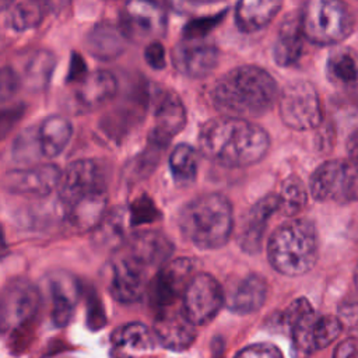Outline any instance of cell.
Masks as SVG:
<instances>
[{
    "mask_svg": "<svg viewBox=\"0 0 358 358\" xmlns=\"http://www.w3.org/2000/svg\"><path fill=\"white\" fill-rule=\"evenodd\" d=\"M34 144H39L38 133H34L32 129H28L24 133H21L15 140L13 148V155L15 157V159L20 162H29L32 158H35L34 155H42L39 145Z\"/></svg>",
    "mask_w": 358,
    "mask_h": 358,
    "instance_id": "38",
    "label": "cell"
},
{
    "mask_svg": "<svg viewBox=\"0 0 358 358\" xmlns=\"http://www.w3.org/2000/svg\"><path fill=\"white\" fill-rule=\"evenodd\" d=\"M317 319L312 305L305 298H298L284 310L282 322L288 327L295 347L301 352H313L312 334Z\"/></svg>",
    "mask_w": 358,
    "mask_h": 358,
    "instance_id": "22",
    "label": "cell"
},
{
    "mask_svg": "<svg viewBox=\"0 0 358 358\" xmlns=\"http://www.w3.org/2000/svg\"><path fill=\"white\" fill-rule=\"evenodd\" d=\"M341 333V320L331 315H322L317 316L313 334H312V344L313 351L326 348L330 343H333Z\"/></svg>",
    "mask_w": 358,
    "mask_h": 358,
    "instance_id": "36",
    "label": "cell"
},
{
    "mask_svg": "<svg viewBox=\"0 0 358 358\" xmlns=\"http://www.w3.org/2000/svg\"><path fill=\"white\" fill-rule=\"evenodd\" d=\"M169 168L173 179L179 183H190L196 179L199 154L189 144L176 145L169 155Z\"/></svg>",
    "mask_w": 358,
    "mask_h": 358,
    "instance_id": "33",
    "label": "cell"
},
{
    "mask_svg": "<svg viewBox=\"0 0 358 358\" xmlns=\"http://www.w3.org/2000/svg\"><path fill=\"white\" fill-rule=\"evenodd\" d=\"M235 358H284L281 351L268 343H257L241 350Z\"/></svg>",
    "mask_w": 358,
    "mask_h": 358,
    "instance_id": "40",
    "label": "cell"
},
{
    "mask_svg": "<svg viewBox=\"0 0 358 358\" xmlns=\"http://www.w3.org/2000/svg\"><path fill=\"white\" fill-rule=\"evenodd\" d=\"M106 190L88 194L63 208L69 224L80 232L94 231L106 214Z\"/></svg>",
    "mask_w": 358,
    "mask_h": 358,
    "instance_id": "23",
    "label": "cell"
},
{
    "mask_svg": "<svg viewBox=\"0 0 358 358\" xmlns=\"http://www.w3.org/2000/svg\"><path fill=\"white\" fill-rule=\"evenodd\" d=\"M329 80L344 88L358 85V53L350 48H336L326 64Z\"/></svg>",
    "mask_w": 358,
    "mask_h": 358,
    "instance_id": "31",
    "label": "cell"
},
{
    "mask_svg": "<svg viewBox=\"0 0 358 358\" xmlns=\"http://www.w3.org/2000/svg\"><path fill=\"white\" fill-rule=\"evenodd\" d=\"M303 36L315 45H337L352 31L354 20L348 7L336 0L306 1L299 14Z\"/></svg>",
    "mask_w": 358,
    "mask_h": 358,
    "instance_id": "5",
    "label": "cell"
},
{
    "mask_svg": "<svg viewBox=\"0 0 358 358\" xmlns=\"http://www.w3.org/2000/svg\"><path fill=\"white\" fill-rule=\"evenodd\" d=\"M20 81H21L20 77L11 67L8 66L3 67L1 70V99L3 101H6L8 96H11L17 91Z\"/></svg>",
    "mask_w": 358,
    "mask_h": 358,
    "instance_id": "42",
    "label": "cell"
},
{
    "mask_svg": "<svg viewBox=\"0 0 358 358\" xmlns=\"http://www.w3.org/2000/svg\"><path fill=\"white\" fill-rule=\"evenodd\" d=\"M278 210L280 197L274 193L263 196L249 208L238 235V243L243 252L249 255H256L260 252L267 222Z\"/></svg>",
    "mask_w": 358,
    "mask_h": 358,
    "instance_id": "18",
    "label": "cell"
},
{
    "mask_svg": "<svg viewBox=\"0 0 358 358\" xmlns=\"http://www.w3.org/2000/svg\"><path fill=\"white\" fill-rule=\"evenodd\" d=\"M120 250L151 271L159 270L169 262L173 243L159 231L143 229L131 234L120 246Z\"/></svg>",
    "mask_w": 358,
    "mask_h": 358,
    "instance_id": "16",
    "label": "cell"
},
{
    "mask_svg": "<svg viewBox=\"0 0 358 358\" xmlns=\"http://www.w3.org/2000/svg\"><path fill=\"white\" fill-rule=\"evenodd\" d=\"M273 76L259 66H239L222 74L211 88V101L222 116L252 119L268 112L278 98Z\"/></svg>",
    "mask_w": 358,
    "mask_h": 358,
    "instance_id": "2",
    "label": "cell"
},
{
    "mask_svg": "<svg viewBox=\"0 0 358 358\" xmlns=\"http://www.w3.org/2000/svg\"><path fill=\"white\" fill-rule=\"evenodd\" d=\"M52 296V319L55 324L64 326L71 319L76 299L78 295V285L74 277L66 271H56L49 278Z\"/></svg>",
    "mask_w": 358,
    "mask_h": 358,
    "instance_id": "25",
    "label": "cell"
},
{
    "mask_svg": "<svg viewBox=\"0 0 358 358\" xmlns=\"http://www.w3.org/2000/svg\"><path fill=\"white\" fill-rule=\"evenodd\" d=\"M45 15V4L39 1H18L8 11V21L15 31L38 27Z\"/></svg>",
    "mask_w": 358,
    "mask_h": 358,
    "instance_id": "35",
    "label": "cell"
},
{
    "mask_svg": "<svg viewBox=\"0 0 358 358\" xmlns=\"http://www.w3.org/2000/svg\"><path fill=\"white\" fill-rule=\"evenodd\" d=\"M171 60L180 74L190 78H203L217 67L218 49L206 38H183L173 46Z\"/></svg>",
    "mask_w": 358,
    "mask_h": 358,
    "instance_id": "13",
    "label": "cell"
},
{
    "mask_svg": "<svg viewBox=\"0 0 358 358\" xmlns=\"http://www.w3.org/2000/svg\"><path fill=\"white\" fill-rule=\"evenodd\" d=\"M200 152L210 161L243 168L264 158L270 147L267 131L245 119L218 116L207 120L199 131Z\"/></svg>",
    "mask_w": 358,
    "mask_h": 358,
    "instance_id": "1",
    "label": "cell"
},
{
    "mask_svg": "<svg viewBox=\"0 0 358 358\" xmlns=\"http://www.w3.org/2000/svg\"><path fill=\"white\" fill-rule=\"evenodd\" d=\"M144 60L151 69L162 70L166 66L165 49L158 41H151L144 49Z\"/></svg>",
    "mask_w": 358,
    "mask_h": 358,
    "instance_id": "41",
    "label": "cell"
},
{
    "mask_svg": "<svg viewBox=\"0 0 358 358\" xmlns=\"http://www.w3.org/2000/svg\"><path fill=\"white\" fill-rule=\"evenodd\" d=\"M319 253L317 232L312 221L292 218L270 235L267 257L273 268L284 275L296 277L308 273Z\"/></svg>",
    "mask_w": 358,
    "mask_h": 358,
    "instance_id": "4",
    "label": "cell"
},
{
    "mask_svg": "<svg viewBox=\"0 0 358 358\" xmlns=\"http://www.w3.org/2000/svg\"><path fill=\"white\" fill-rule=\"evenodd\" d=\"M38 288L25 278L10 280L1 292V327L11 330L27 323L39 306Z\"/></svg>",
    "mask_w": 358,
    "mask_h": 358,
    "instance_id": "12",
    "label": "cell"
},
{
    "mask_svg": "<svg viewBox=\"0 0 358 358\" xmlns=\"http://www.w3.org/2000/svg\"><path fill=\"white\" fill-rule=\"evenodd\" d=\"M280 210L287 217L296 215L308 201V190L296 175L285 178L280 187Z\"/></svg>",
    "mask_w": 358,
    "mask_h": 358,
    "instance_id": "34",
    "label": "cell"
},
{
    "mask_svg": "<svg viewBox=\"0 0 358 358\" xmlns=\"http://www.w3.org/2000/svg\"><path fill=\"white\" fill-rule=\"evenodd\" d=\"M267 296V282L257 273H249L238 280L225 292V305L239 315H249L259 310Z\"/></svg>",
    "mask_w": 358,
    "mask_h": 358,
    "instance_id": "19",
    "label": "cell"
},
{
    "mask_svg": "<svg viewBox=\"0 0 358 358\" xmlns=\"http://www.w3.org/2000/svg\"><path fill=\"white\" fill-rule=\"evenodd\" d=\"M309 190L319 201L330 200L338 204L358 201V168L343 159L326 161L312 173Z\"/></svg>",
    "mask_w": 358,
    "mask_h": 358,
    "instance_id": "6",
    "label": "cell"
},
{
    "mask_svg": "<svg viewBox=\"0 0 358 358\" xmlns=\"http://www.w3.org/2000/svg\"><path fill=\"white\" fill-rule=\"evenodd\" d=\"M347 151L350 158L358 165V130L350 136L347 141Z\"/></svg>",
    "mask_w": 358,
    "mask_h": 358,
    "instance_id": "45",
    "label": "cell"
},
{
    "mask_svg": "<svg viewBox=\"0 0 358 358\" xmlns=\"http://www.w3.org/2000/svg\"><path fill=\"white\" fill-rule=\"evenodd\" d=\"M127 36L122 31L120 25L110 22H98L87 35L88 52L101 60H112L117 57L126 46Z\"/></svg>",
    "mask_w": 358,
    "mask_h": 358,
    "instance_id": "26",
    "label": "cell"
},
{
    "mask_svg": "<svg viewBox=\"0 0 358 358\" xmlns=\"http://www.w3.org/2000/svg\"><path fill=\"white\" fill-rule=\"evenodd\" d=\"M154 334L165 348L183 351L193 343L196 330L194 324L189 322L182 310L162 312L155 320Z\"/></svg>",
    "mask_w": 358,
    "mask_h": 358,
    "instance_id": "21",
    "label": "cell"
},
{
    "mask_svg": "<svg viewBox=\"0 0 358 358\" xmlns=\"http://www.w3.org/2000/svg\"><path fill=\"white\" fill-rule=\"evenodd\" d=\"M224 303L221 284L208 273H197L182 296V312L194 326H201L211 322Z\"/></svg>",
    "mask_w": 358,
    "mask_h": 358,
    "instance_id": "8",
    "label": "cell"
},
{
    "mask_svg": "<svg viewBox=\"0 0 358 358\" xmlns=\"http://www.w3.org/2000/svg\"><path fill=\"white\" fill-rule=\"evenodd\" d=\"M281 1L243 0L235 7L236 27L246 34L263 29L271 22L281 8Z\"/></svg>",
    "mask_w": 358,
    "mask_h": 358,
    "instance_id": "27",
    "label": "cell"
},
{
    "mask_svg": "<svg viewBox=\"0 0 358 358\" xmlns=\"http://www.w3.org/2000/svg\"><path fill=\"white\" fill-rule=\"evenodd\" d=\"M224 15H225V13H220L217 15H210V17H203V18L200 17L197 20L190 21L183 28L185 38H190V39H201V38H204V35L210 29H213L221 21V18Z\"/></svg>",
    "mask_w": 358,
    "mask_h": 358,
    "instance_id": "39",
    "label": "cell"
},
{
    "mask_svg": "<svg viewBox=\"0 0 358 358\" xmlns=\"http://www.w3.org/2000/svg\"><path fill=\"white\" fill-rule=\"evenodd\" d=\"M333 358H358V338L348 337L334 350Z\"/></svg>",
    "mask_w": 358,
    "mask_h": 358,
    "instance_id": "43",
    "label": "cell"
},
{
    "mask_svg": "<svg viewBox=\"0 0 358 358\" xmlns=\"http://www.w3.org/2000/svg\"><path fill=\"white\" fill-rule=\"evenodd\" d=\"M42 157H57L67 145L73 134L70 120L62 115L48 116L36 130Z\"/></svg>",
    "mask_w": 358,
    "mask_h": 358,
    "instance_id": "28",
    "label": "cell"
},
{
    "mask_svg": "<svg viewBox=\"0 0 358 358\" xmlns=\"http://www.w3.org/2000/svg\"><path fill=\"white\" fill-rule=\"evenodd\" d=\"M56 64V57L52 52L46 49L36 50L25 64L24 81L29 90H43L50 81L53 69Z\"/></svg>",
    "mask_w": 358,
    "mask_h": 358,
    "instance_id": "32",
    "label": "cell"
},
{
    "mask_svg": "<svg viewBox=\"0 0 358 358\" xmlns=\"http://www.w3.org/2000/svg\"><path fill=\"white\" fill-rule=\"evenodd\" d=\"M117 91L115 76L106 70H95L78 83L74 91L77 105L84 110H94L109 102Z\"/></svg>",
    "mask_w": 358,
    "mask_h": 358,
    "instance_id": "20",
    "label": "cell"
},
{
    "mask_svg": "<svg viewBox=\"0 0 358 358\" xmlns=\"http://www.w3.org/2000/svg\"><path fill=\"white\" fill-rule=\"evenodd\" d=\"M178 225L183 236L199 249H218L232 234L231 201L220 193L200 194L183 206Z\"/></svg>",
    "mask_w": 358,
    "mask_h": 358,
    "instance_id": "3",
    "label": "cell"
},
{
    "mask_svg": "<svg viewBox=\"0 0 358 358\" xmlns=\"http://www.w3.org/2000/svg\"><path fill=\"white\" fill-rule=\"evenodd\" d=\"M87 69H85V63L83 62L81 56L78 55H73L71 57V63H70V71L67 74V81H81L87 77Z\"/></svg>",
    "mask_w": 358,
    "mask_h": 358,
    "instance_id": "44",
    "label": "cell"
},
{
    "mask_svg": "<svg viewBox=\"0 0 358 358\" xmlns=\"http://www.w3.org/2000/svg\"><path fill=\"white\" fill-rule=\"evenodd\" d=\"M355 284H357V287H358V266H357V270H355Z\"/></svg>",
    "mask_w": 358,
    "mask_h": 358,
    "instance_id": "46",
    "label": "cell"
},
{
    "mask_svg": "<svg viewBox=\"0 0 358 358\" xmlns=\"http://www.w3.org/2000/svg\"><path fill=\"white\" fill-rule=\"evenodd\" d=\"M113 351L120 354L122 358H127L131 351H147L155 345V334L143 323L133 322L117 327L110 336Z\"/></svg>",
    "mask_w": 358,
    "mask_h": 358,
    "instance_id": "30",
    "label": "cell"
},
{
    "mask_svg": "<svg viewBox=\"0 0 358 358\" xmlns=\"http://www.w3.org/2000/svg\"><path fill=\"white\" fill-rule=\"evenodd\" d=\"M186 124V109L180 98L171 90H162L154 98V126L151 144L165 147Z\"/></svg>",
    "mask_w": 358,
    "mask_h": 358,
    "instance_id": "15",
    "label": "cell"
},
{
    "mask_svg": "<svg viewBox=\"0 0 358 358\" xmlns=\"http://www.w3.org/2000/svg\"><path fill=\"white\" fill-rule=\"evenodd\" d=\"M120 28L130 38H158L166 29L164 7L152 1H129L120 13Z\"/></svg>",
    "mask_w": 358,
    "mask_h": 358,
    "instance_id": "14",
    "label": "cell"
},
{
    "mask_svg": "<svg viewBox=\"0 0 358 358\" xmlns=\"http://www.w3.org/2000/svg\"><path fill=\"white\" fill-rule=\"evenodd\" d=\"M159 210L154 204V201L147 196L143 194L138 199H136L130 208H129V217H130V225H141L145 222H152L159 217Z\"/></svg>",
    "mask_w": 358,
    "mask_h": 358,
    "instance_id": "37",
    "label": "cell"
},
{
    "mask_svg": "<svg viewBox=\"0 0 358 358\" xmlns=\"http://www.w3.org/2000/svg\"><path fill=\"white\" fill-rule=\"evenodd\" d=\"M148 278L150 270L120 249L109 262L108 289L122 303L137 302L150 285Z\"/></svg>",
    "mask_w": 358,
    "mask_h": 358,
    "instance_id": "9",
    "label": "cell"
},
{
    "mask_svg": "<svg viewBox=\"0 0 358 358\" xmlns=\"http://www.w3.org/2000/svg\"><path fill=\"white\" fill-rule=\"evenodd\" d=\"M60 169L53 164L8 171L3 178V186L11 193L46 196L59 187Z\"/></svg>",
    "mask_w": 358,
    "mask_h": 358,
    "instance_id": "17",
    "label": "cell"
},
{
    "mask_svg": "<svg viewBox=\"0 0 358 358\" xmlns=\"http://www.w3.org/2000/svg\"><path fill=\"white\" fill-rule=\"evenodd\" d=\"M303 38L299 15H288L282 21L273 46L274 62L281 67L295 64L302 56Z\"/></svg>",
    "mask_w": 358,
    "mask_h": 358,
    "instance_id": "24",
    "label": "cell"
},
{
    "mask_svg": "<svg viewBox=\"0 0 358 358\" xmlns=\"http://www.w3.org/2000/svg\"><path fill=\"white\" fill-rule=\"evenodd\" d=\"M280 117L294 130H309L322 122V105L315 87L305 80L288 83L278 95Z\"/></svg>",
    "mask_w": 358,
    "mask_h": 358,
    "instance_id": "7",
    "label": "cell"
},
{
    "mask_svg": "<svg viewBox=\"0 0 358 358\" xmlns=\"http://www.w3.org/2000/svg\"><path fill=\"white\" fill-rule=\"evenodd\" d=\"M130 225L129 210L116 206L106 211L101 222L92 231L94 242L101 248H120L126 242V231Z\"/></svg>",
    "mask_w": 358,
    "mask_h": 358,
    "instance_id": "29",
    "label": "cell"
},
{
    "mask_svg": "<svg viewBox=\"0 0 358 358\" xmlns=\"http://www.w3.org/2000/svg\"><path fill=\"white\" fill-rule=\"evenodd\" d=\"M194 264L189 257H176L157 270L148 285L151 303L158 309L171 306L179 296H183L190 280L193 278Z\"/></svg>",
    "mask_w": 358,
    "mask_h": 358,
    "instance_id": "10",
    "label": "cell"
},
{
    "mask_svg": "<svg viewBox=\"0 0 358 358\" xmlns=\"http://www.w3.org/2000/svg\"><path fill=\"white\" fill-rule=\"evenodd\" d=\"M102 190H106V183L101 165L94 159H77L62 172L59 201L66 208L74 201Z\"/></svg>",
    "mask_w": 358,
    "mask_h": 358,
    "instance_id": "11",
    "label": "cell"
}]
</instances>
